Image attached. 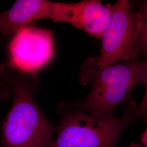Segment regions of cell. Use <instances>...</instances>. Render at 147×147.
I'll return each instance as SVG.
<instances>
[{"label":"cell","mask_w":147,"mask_h":147,"mask_svg":"<svg viewBox=\"0 0 147 147\" xmlns=\"http://www.w3.org/2000/svg\"><path fill=\"white\" fill-rule=\"evenodd\" d=\"M0 78L11 88L13 101L1 124L2 147H50L56 126L43 114L34 96L37 72L21 68L9 61L0 65Z\"/></svg>","instance_id":"cell-1"},{"label":"cell","mask_w":147,"mask_h":147,"mask_svg":"<svg viewBox=\"0 0 147 147\" xmlns=\"http://www.w3.org/2000/svg\"><path fill=\"white\" fill-rule=\"evenodd\" d=\"M80 81L81 84H90L92 89L76 104L94 116L114 118L116 107L130 100L133 89L147 83V59L117 62L99 68L89 58L81 67Z\"/></svg>","instance_id":"cell-2"},{"label":"cell","mask_w":147,"mask_h":147,"mask_svg":"<svg viewBox=\"0 0 147 147\" xmlns=\"http://www.w3.org/2000/svg\"><path fill=\"white\" fill-rule=\"evenodd\" d=\"M135 104L128 101L121 117L109 119L94 116L76 102H61L57 109L61 118L50 147H116L121 133L134 121Z\"/></svg>","instance_id":"cell-3"},{"label":"cell","mask_w":147,"mask_h":147,"mask_svg":"<svg viewBox=\"0 0 147 147\" xmlns=\"http://www.w3.org/2000/svg\"><path fill=\"white\" fill-rule=\"evenodd\" d=\"M108 4L111 17L100 38V55L90 58L99 68L139 59L138 40L144 24L140 12L133 11L127 0H118L113 4Z\"/></svg>","instance_id":"cell-4"},{"label":"cell","mask_w":147,"mask_h":147,"mask_svg":"<svg viewBox=\"0 0 147 147\" xmlns=\"http://www.w3.org/2000/svg\"><path fill=\"white\" fill-rule=\"evenodd\" d=\"M75 10V3L18 0L10 8L0 12V34L13 37L24 28L43 19L72 25Z\"/></svg>","instance_id":"cell-5"},{"label":"cell","mask_w":147,"mask_h":147,"mask_svg":"<svg viewBox=\"0 0 147 147\" xmlns=\"http://www.w3.org/2000/svg\"><path fill=\"white\" fill-rule=\"evenodd\" d=\"M9 59L16 66L37 72L50 62L54 54L52 34L28 26L14 35L9 47Z\"/></svg>","instance_id":"cell-6"},{"label":"cell","mask_w":147,"mask_h":147,"mask_svg":"<svg viewBox=\"0 0 147 147\" xmlns=\"http://www.w3.org/2000/svg\"><path fill=\"white\" fill-rule=\"evenodd\" d=\"M111 17L109 4L104 5L98 0H84L78 2L73 26L100 39L109 26Z\"/></svg>","instance_id":"cell-7"},{"label":"cell","mask_w":147,"mask_h":147,"mask_svg":"<svg viewBox=\"0 0 147 147\" xmlns=\"http://www.w3.org/2000/svg\"><path fill=\"white\" fill-rule=\"evenodd\" d=\"M144 85L146 92L142 101L138 106H135L132 110V116L134 121L147 116V82Z\"/></svg>","instance_id":"cell-8"},{"label":"cell","mask_w":147,"mask_h":147,"mask_svg":"<svg viewBox=\"0 0 147 147\" xmlns=\"http://www.w3.org/2000/svg\"><path fill=\"white\" fill-rule=\"evenodd\" d=\"M137 47L139 55L142 54L147 57V24H143L138 37Z\"/></svg>","instance_id":"cell-9"},{"label":"cell","mask_w":147,"mask_h":147,"mask_svg":"<svg viewBox=\"0 0 147 147\" xmlns=\"http://www.w3.org/2000/svg\"><path fill=\"white\" fill-rule=\"evenodd\" d=\"M12 92L10 87L0 78V102L8 100Z\"/></svg>","instance_id":"cell-10"},{"label":"cell","mask_w":147,"mask_h":147,"mask_svg":"<svg viewBox=\"0 0 147 147\" xmlns=\"http://www.w3.org/2000/svg\"><path fill=\"white\" fill-rule=\"evenodd\" d=\"M142 16V19L144 24H147V1L142 5L141 11H139Z\"/></svg>","instance_id":"cell-11"},{"label":"cell","mask_w":147,"mask_h":147,"mask_svg":"<svg viewBox=\"0 0 147 147\" xmlns=\"http://www.w3.org/2000/svg\"><path fill=\"white\" fill-rule=\"evenodd\" d=\"M142 141L145 147H147V130L142 135Z\"/></svg>","instance_id":"cell-12"},{"label":"cell","mask_w":147,"mask_h":147,"mask_svg":"<svg viewBox=\"0 0 147 147\" xmlns=\"http://www.w3.org/2000/svg\"><path fill=\"white\" fill-rule=\"evenodd\" d=\"M129 147H141L139 145H138V144H132L131 146H130Z\"/></svg>","instance_id":"cell-13"},{"label":"cell","mask_w":147,"mask_h":147,"mask_svg":"<svg viewBox=\"0 0 147 147\" xmlns=\"http://www.w3.org/2000/svg\"><path fill=\"white\" fill-rule=\"evenodd\" d=\"M144 117H145V120H146V121H147V116H145Z\"/></svg>","instance_id":"cell-14"}]
</instances>
